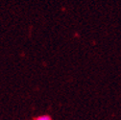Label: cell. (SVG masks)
<instances>
[{"instance_id": "1", "label": "cell", "mask_w": 121, "mask_h": 120, "mask_svg": "<svg viewBox=\"0 0 121 120\" xmlns=\"http://www.w3.org/2000/svg\"><path fill=\"white\" fill-rule=\"evenodd\" d=\"M35 120H52L51 119V117L49 116V115H39V116H38Z\"/></svg>"}]
</instances>
